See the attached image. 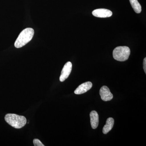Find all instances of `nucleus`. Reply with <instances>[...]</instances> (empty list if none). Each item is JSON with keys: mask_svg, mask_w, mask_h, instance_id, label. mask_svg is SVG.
I'll return each instance as SVG.
<instances>
[{"mask_svg": "<svg viewBox=\"0 0 146 146\" xmlns=\"http://www.w3.org/2000/svg\"><path fill=\"white\" fill-rule=\"evenodd\" d=\"M34 34V30L31 28H27L23 30L19 35L15 42L16 48H21L27 44L31 41Z\"/></svg>", "mask_w": 146, "mask_h": 146, "instance_id": "f257e3e1", "label": "nucleus"}, {"mask_svg": "<svg viewBox=\"0 0 146 146\" xmlns=\"http://www.w3.org/2000/svg\"><path fill=\"white\" fill-rule=\"evenodd\" d=\"M5 119L9 125L16 129H21L27 123L26 119L24 116L16 114H7L5 115Z\"/></svg>", "mask_w": 146, "mask_h": 146, "instance_id": "f03ea898", "label": "nucleus"}, {"mask_svg": "<svg viewBox=\"0 0 146 146\" xmlns=\"http://www.w3.org/2000/svg\"><path fill=\"white\" fill-rule=\"evenodd\" d=\"M130 54V49L126 46L116 47L113 51V58L115 60L119 61L127 60Z\"/></svg>", "mask_w": 146, "mask_h": 146, "instance_id": "7ed1b4c3", "label": "nucleus"}, {"mask_svg": "<svg viewBox=\"0 0 146 146\" xmlns=\"http://www.w3.org/2000/svg\"><path fill=\"white\" fill-rule=\"evenodd\" d=\"M72 65L71 62H68L65 63L61 71V74L59 78L60 82H63L68 78L72 72Z\"/></svg>", "mask_w": 146, "mask_h": 146, "instance_id": "20e7f679", "label": "nucleus"}, {"mask_svg": "<svg viewBox=\"0 0 146 146\" xmlns=\"http://www.w3.org/2000/svg\"><path fill=\"white\" fill-rule=\"evenodd\" d=\"M92 14L98 18H105L111 17L112 13L111 11L106 9H98L93 11Z\"/></svg>", "mask_w": 146, "mask_h": 146, "instance_id": "39448f33", "label": "nucleus"}, {"mask_svg": "<svg viewBox=\"0 0 146 146\" xmlns=\"http://www.w3.org/2000/svg\"><path fill=\"white\" fill-rule=\"evenodd\" d=\"M100 94L102 100L104 101H109L113 98V95L107 86H104L101 88Z\"/></svg>", "mask_w": 146, "mask_h": 146, "instance_id": "423d86ee", "label": "nucleus"}, {"mask_svg": "<svg viewBox=\"0 0 146 146\" xmlns=\"http://www.w3.org/2000/svg\"><path fill=\"white\" fill-rule=\"evenodd\" d=\"M93 84L90 82H87L82 84L74 91L75 94L80 95L86 93L92 88Z\"/></svg>", "mask_w": 146, "mask_h": 146, "instance_id": "0eeeda50", "label": "nucleus"}, {"mask_svg": "<svg viewBox=\"0 0 146 146\" xmlns=\"http://www.w3.org/2000/svg\"><path fill=\"white\" fill-rule=\"evenodd\" d=\"M90 121L91 127L93 129H96L98 127L99 124V115L96 111H91L90 114Z\"/></svg>", "mask_w": 146, "mask_h": 146, "instance_id": "6e6552de", "label": "nucleus"}, {"mask_svg": "<svg viewBox=\"0 0 146 146\" xmlns=\"http://www.w3.org/2000/svg\"><path fill=\"white\" fill-rule=\"evenodd\" d=\"M114 124V120L112 118H109L106 120V123L103 129V133L107 134L112 129Z\"/></svg>", "mask_w": 146, "mask_h": 146, "instance_id": "1a4fd4ad", "label": "nucleus"}, {"mask_svg": "<svg viewBox=\"0 0 146 146\" xmlns=\"http://www.w3.org/2000/svg\"><path fill=\"white\" fill-rule=\"evenodd\" d=\"M131 5L134 11L137 13H140L142 11V7L138 0H129Z\"/></svg>", "mask_w": 146, "mask_h": 146, "instance_id": "9d476101", "label": "nucleus"}, {"mask_svg": "<svg viewBox=\"0 0 146 146\" xmlns=\"http://www.w3.org/2000/svg\"><path fill=\"white\" fill-rule=\"evenodd\" d=\"M33 143L35 146H44V145H43L42 142L38 139H34Z\"/></svg>", "mask_w": 146, "mask_h": 146, "instance_id": "9b49d317", "label": "nucleus"}, {"mask_svg": "<svg viewBox=\"0 0 146 146\" xmlns=\"http://www.w3.org/2000/svg\"><path fill=\"white\" fill-rule=\"evenodd\" d=\"M143 69L145 72L146 74V58H145L143 60Z\"/></svg>", "mask_w": 146, "mask_h": 146, "instance_id": "f8f14e48", "label": "nucleus"}]
</instances>
